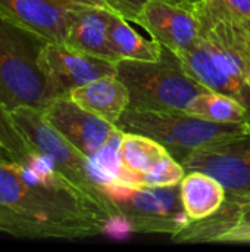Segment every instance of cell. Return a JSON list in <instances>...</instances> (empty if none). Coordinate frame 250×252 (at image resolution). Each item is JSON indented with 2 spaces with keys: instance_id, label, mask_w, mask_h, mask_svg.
Segmentation results:
<instances>
[{
  "instance_id": "4fadbf2b",
  "label": "cell",
  "mask_w": 250,
  "mask_h": 252,
  "mask_svg": "<svg viewBox=\"0 0 250 252\" xmlns=\"http://www.w3.org/2000/svg\"><path fill=\"white\" fill-rule=\"evenodd\" d=\"M112 13L113 10L102 6L77 7L63 44L102 59L118 62L108 32Z\"/></svg>"
},
{
  "instance_id": "603a6c76",
  "label": "cell",
  "mask_w": 250,
  "mask_h": 252,
  "mask_svg": "<svg viewBox=\"0 0 250 252\" xmlns=\"http://www.w3.org/2000/svg\"><path fill=\"white\" fill-rule=\"evenodd\" d=\"M206 244H250V211L212 233Z\"/></svg>"
},
{
  "instance_id": "83f0119b",
  "label": "cell",
  "mask_w": 250,
  "mask_h": 252,
  "mask_svg": "<svg viewBox=\"0 0 250 252\" xmlns=\"http://www.w3.org/2000/svg\"><path fill=\"white\" fill-rule=\"evenodd\" d=\"M0 158H4V159H9V157H7V154L4 152V149L1 148V145H0ZM10 161V159H9Z\"/></svg>"
},
{
  "instance_id": "ac0fdd59",
  "label": "cell",
  "mask_w": 250,
  "mask_h": 252,
  "mask_svg": "<svg viewBox=\"0 0 250 252\" xmlns=\"http://www.w3.org/2000/svg\"><path fill=\"white\" fill-rule=\"evenodd\" d=\"M171 155L164 145L159 142L137 133L124 131L121 140V161L125 170L133 174L134 180L137 176L153 170L162 159ZM137 186V182H136ZM139 189V188H137Z\"/></svg>"
},
{
  "instance_id": "cb8c5ba5",
  "label": "cell",
  "mask_w": 250,
  "mask_h": 252,
  "mask_svg": "<svg viewBox=\"0 0 250 252\" xmlns=\"http://www.w3.org/2000/svg\"><path fill=\"white\" fill-rule=\"evenodd\" d=\"M103 6L124 16L131 22H137L139 15L147 0H99Z\"/></svg>"
},
{
  "instance_id": "4316f807",
  "label": "cell",
  "mask_w": 250,
  "mask_h": 252,
  "mask_svg": "<svg viewBox=\"0 0 250 252\" xmlns=\"http://www.w3.org/2000/svg\"><path fill=\"white\" fill-rule=\"evenodd\" d=\"M234 12L250 21V0H224Z\"/></svg>"
},
{
  "instance_id": "7a4b0ae2",
  "label": "cell",
  "mask_w": 250,
  "mask_h": 252,
  "mask_svg": "<svg viewBox=\"0 0 250 252\" xmlns=\"http://www.w3.org/2000/svg\"><path fill=\"white\" fill-rule=\"evenodd\" d=\"M193 9L197 41L175 53L193 78L240 102L250 117V21L224 0H199Z\"/></svg>"
},
{
  "instance_id": "3957f363",
  "label": "cell",
  "mask_w": 250,
  "mask_h": 252,
  "mask_svg": "<svg viewBox=\"0 0 250 252\" xmlns=\"http://www.w3.org/2000/svg\"><path fill=\"white\" fill-rule=\"evenodd\" d=\"M116 75L128 89V108L141 111L186 112L199 94L211 90L193 78L178 55L164 44L158 61H118Z\"/></svg>"
},
{
  "instance_id": "30bf717a",
  "label": "cell",
  "mask_w": 250,
  "mask_h": 252,
  "mask_svg": "<svg viewBox=\"0 0 250 252\" xmlns=\"http://www.w3.org/2000/svg\"><path fill=\"white\" fill-rule=\"evenodd\" d=\"M41 114L60 136L88 158L94 157L118 130V126L81 108L71 97L53 99Z\"/></svg>"
},
{
  "instance_id": "6da1fadb",
  "label": "cell",
  "mask_w": 250,
  "mask_h": 252,
  "mask_svg": "<svg viewBox=\"0 0 250 252\" xmlns=\"http://www.w3.org/2000/svg\"><path fill=\"white\" fill-rule=\"evenodd\" d=\"M0 204L43 224L53 239L102 235L109 220L37 152L24 164L0 158Z\"/></svg>"
},
{
  "instance_id": "5bb4252c",
  "label": "cell",
  "mask_w": 250,
  "mask_h": 252,
  "mask_svg": "<svg viewBox=\"0 0 250 252\" xmlns=\"http://www.w3.org/2000/svg\"><path fill=\"white\" fill-rule=\"evenodd\" d=\"M69 97L81 108L115 126L130 106L128 89L116 74H108L80 86L71 92Z\"/></svg>"
},
{
  "instance_id": "d4e9b609",
  "label": "cell",
  "mask_w": 250,
  "mask_h": 252,
  "mask_svg": "<svg viewBox=\"0 0 250 252\" xmlns=\"http://www.w3.org/2000/svg\"><path fill=\"white\" fill-rule=\"evenodd\" d=\"M133 233H136L133 223L122 214L111 217L103 229V235L109 236L113 241H127Z\"/></svg>"
},
{
  "instance_id": "8992f818",
  "label": "cell",
  "mask_w": 250,
  "mask_h": 252,
  "mask_svg": "<svg viewBox=\"0 0 250 252\" xmlns=\"http://www.w3.org/2000/svg\"><path fill=\"white\" fill-rule=\"evenodd\" d=\"M122 131L147 136L167 148L181 164L194 151L234 137L250 136V124L215 123L187 112H158L127 108L116 124Z\"/></svg>"
},
{
  "instance_id": "8fae6325",
  "label": "cell",
  "mask_w": 250,
  "mask_h": 252,
  "mask_svg": "<svg viewBox=\"0 0 250 252\" xmlns=\"http://www.w3.org/2000/svg\"><path fill=\"white\" fill-rule=\"evenodd\" d=\"M153 40L174 52L192 49L197 41L199 24L193 3L178 0H147L137 22Z\"/></svg>"
},
{
  "instance_id": "52a82bcc",
  "label": "cell",
  "mask_w": 250,
  "mask_h": 252,
  "mask_svg": "<svg viewBox=\"0 0 250 252\" xmlns=\"http://www.w3.org/2000/svg\"><path fill=\"white\" fill-rule=\"evenodd\" d=\"M105 192L119 214L133 223L136 233H168L172 236L192 221L181 201L180 185L133 189L111 183L105 186Z\"/></svg>"
},
{
  "instance_id": "d6986e66",
  "label": "cell",
  "mask_w": 250,
  "mask_h": 252,
  "mask_svg": "<svg viewBox=\"0 0 250 252\" xmlns=\"http://www.w3.org/2000/svg\"><path fill=\"white\" fill-rule=\"evenodd\" d=\"M186 112L193 117L215 123L250 124L249 114L240 102L212 90L199 94L190 103Z\"/></svg>"
},
{
  "instance_id": "f1b7e54d",
  "label": "cell",
  "mask_w": 250,
  "mask_h": 252,
  "mask_svg": "<svg viewBox=\"0 0 250 252\" xmlns=\"http://www.w3.org/2000/svg\"><path fill=\"white\" fill-rule=\"evenodd\" d=\"M178 1H184V3H196L199 0H178Z\"/></svg>"
},
{
  "instance_id": "ffe728a7",
  "label": "cell",
  "mask_w": 250,
  "mask_h": 252,
  "mask_svg": "<svg viewBox=\"0 0 250 252\" xmlns=\"http://www.w3.org/2000/svg\"><path fill=\"white\" fill-rule=\"evenodd\" d=\"M0 232L21 239H52V233L43 224L29 220L0 204Z\"/></svg>"
},
{
  "instance_id": "2e32d148",
  "label": "cell",
  "mask_w": 250,
  "mask_h": 252,
  "mask_svg": "<svg viewBox=\"0 0 250 252\" xmlns=\"http://www.w3.org/2000/svg\"><path fill=\"white\" fill-rule=\"evenodd\" d=\"M248 211H250V189L227 193L224 204L215 214L203 220L190 221L184 229L174 233L171 241L175 244H206L212 233L228 226Z\"/></svg>"
},
{
  "instance_id": "7c38bea8",
  "label": "cell",
  "mask_w": 250,
  "mask_h": 252,
  "mask_svg": "<svg viewBox=\"0 0 250 252\" xmlns=\"http://www.w3.org/2000/svg\"><path fill=\"white\" fill-rule=\"evenodd\" d=\"M74 10L52 0H0V18L53 43H65Z\"/></svg>"
},
{
  "instance_id": "5b68a950",
  "label": "cell",
  "mask_w": 250,
  "mask_h": 252,
  "mask_svg": "<svg viewBox=\"0 0 250 252\" xmlns=\"http://www.w3.org/2000/svg\"><path fill=\"white\" fill-rule=\"evenodd\" d=\"M47 41L0 18V103L10 112L18 106L43 109L53 97L38 65Z\"/></svg>"
},
{
  "instance_id": "9c48e42d",
  "label": "cell",
  "mask_w": 250,
  "mask_h": 252,
  "mask_svg": "<svg viewBox=\"0 0 250 252\" xmlns=\"http://www.w3.org/2000/svg\"><path fill=\"white\" fill-rule=\"evenodd\" d=\"M186 171H202L236 193L250 189V136L203 146L183 162Z\"/></svg>"
},
{
  "instance_id": "484cf974",
  "label": "cell",
  "mask_w": 250,
  "mask_h": 252,
  "mask_svg": "<svg viewBox=\"0 0 250 252\" xmlns=\"http://www.w3.org/2000/svg\"><path fill=\"white\" fill-rule=\"evenodd\" d=\"M53 3L66 7V9H77V7H83V6H103L99 0H52Z\"/></svg>"
},
{
  "instance_id": "7402d4cb",
  "label": "cell",
  "mask_w": 250,
  "mask_h": 252,
  "mask_svg": "<svg viewBox=\"0 0 250 252\" xmlns=\"http://www.w3.org/2000/svg\"><path fill=\"white\" fill-rule=\"evenodd\" d=\"M0 145L10 161L24 164L31 155L29 148L16 130L10 112L0 103Z\"/></svg>"
},
{
  "instance_id": "44dd1931",
  "label": "cell",
  "mask_w": 250,
  "mask_h": 252,
  "mask_svg": "<svg viewBox=\"0 0 250 252\" xmlns=\"http://www.w3.org/2000/svg\"><path fill=\"white\" fill-rule=\"evenodd\" d=\"M184 165L177 161L172 155L162 159L153 170L136 177L137 188H165L180 185L186 176Z\"/></svg>"
},
{
  "instance_id": "ba28073f",
  "label": "cell",
  "mask_w": 250,
  "mask_h": 252,
  "mask_svg": "<svg viewBox=\"0 0 250 252\" xmlns=\"http://www.w3.org/2000/svg\"><path fill=\"white\" fill-rule=\"evenodd\" d=\"M38 65L53 99L69 97L74 89L99 77L116 74V62L53 41H47L40 50Z\"/></svg>"
},
{
  "instance_id": "277c9868",
  "label": "cell",
  "mask_w": 250,
  "mask_h": 252,
  "mask_svg": "<svg viewBox=\"0 0 250 252\" xmlns=\"http://www.w3.org/2000/svg\"><path fill=\"white\" fill-rule=\"evenodd\" d=\"M13 124L31 152L46 157L80 193L93 202L108 219L119 211L105 189L97 183L88 157L72 146L43 117L41 109L18 106L10 111Z\"/></svg>"
},
{
  "instance_id": "e0dca14e",
  "label": "cell",
  "mask_w": 250,
  "mask_h": 252,
  "mask_svg": "<svg viewBox=\"0 0 250 252\" xmlns=\"http://www.w3.org/2000/svg\"><path fill=\"white\" fill-rule=\"evenodd\" d=\"M109 41L118 61H158L162 55V44L156 40H146L131 25L128 19L118 13L111 15Z\"/></svg>"
},
{
  "instance_id": "9a60e30c",
  "label": "cell",
  "mask_w": 250,
  "mask_h": 252,
  "mask_svg": "<svg viewBox=\"0 0 250 252\" xmlns=\"http://www.w3.org/2000/svg\"><path fill=\"white\" fill-rule=\"evenodd\" d=\"M181 201L192 221L215 214L225 201V188L212 176L202 171H187L180 183Z\"/></svg>"
}]
</instances>
